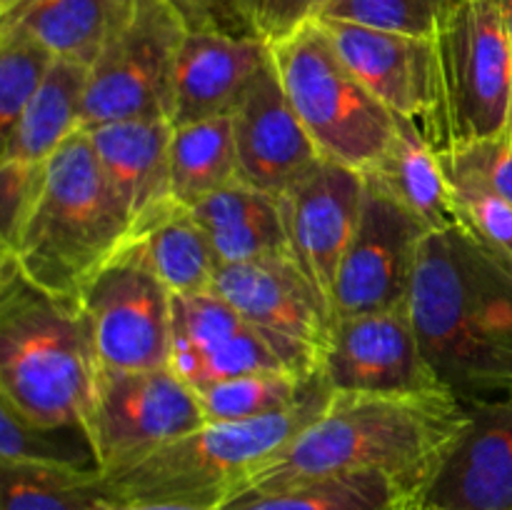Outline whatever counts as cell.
I'll list each match as a JSON object with an SVG mask.
<instances>
[{
	"instance_id": "1",
	"label": "cell",
	"mask_w": 512,
	"mask_h": 510,
	"mask_svg": "<svg viewBox=\"0 0 512 510\" xmlns=\"http://www.w3.org/2000/svg\"><path fill=\"white\" fill-rule=\"evenodd\" d=\"M468 423L453 393H330L288 445L243 480L228 505L345 473H383L415 500Z\"/></svg>"
},
{
	"instance_id": "2",
	"label": "cell",
	"mask_w": 512,
	"mask_h": 510,
	"mask_svg": "<svg viewBox=\"0 0 512 510\" xmlns=\"http://www.w3.org/2000/svg\"><path fill=\"white\" fill-rule=\"evenodd\" d=\"M408 310L448 393L470 403L512 388V268L468 230L428 233Z\"/></svg>"
},
{
	"instance_id": "3",
	"label": "cell",
	"mask_w": 512,
	"mask_h": 510,
	"mask_svg": "<svg viewBox=\"0 0 512 510\" xmlns=\"http://www.w3.org/2000/svg\"><path fill=\"white\" fill-rule=\"evenodd\" d=\"M98 370L78 300L45 293L0 253V405L85 433Z\"/></svg>"
},
{
	"instance_id": "4",
	"label": "cell",
	"mask_w": 512,
	"mask_h": 510,
	"mask_svg": "<svg viewBox=\"0 0 512 510\" xmlns=\"http://www.w3.org/2000/svg\"><path fill=\"white\" fill-rule=\"evenodd\" d=\"M128 243V218L80 130L50 155L38 200L0 253L45 293L78 300L83 285Z\"/></svg>"
},
{
	"instance_id": "5",
	"label": "cell",
	"mask_w": 512,
	"mask_h": 510,
	"mask_svg": "<svg viewBox=\"0 0 512 510\" xmlns=\"http://www.w3.org/2000/svg\"><path fill=\"white\" fill-rule=\"evenodd\" d=\"M328 395L318 380L298 408L245 423H203L143 458L98 470L103 498L225 508L243 480L323 410Z\"/></svg>"
},
{
	"instance_id": "6",
	"label": "cell",
	"mask_w": 512,
	"mask_h": 510,
	"mask_svg": "<svg viewBox=\"0 0 512 510\" xmlns=\"http://www.w3.org/2000/svg\"><path fill=\"white\" fill-rule=\"evenodd\" d=\"M433 90L420 120L438 155L510 138L512 50L498 0H455L435 35Z\"/></svg>"
},
{
	"instance_id": "7",
	"label": "cell",
	"mask_w": 512,
	"mask_h": 510,
	"mask_svg": "<svg viewBox=\"0 0 512 510\" xmlns=\"http://www.w3.org/2000/svg\"><path fill=\"white\" fill-rule=\"evenodd\" d=\"M280 83L320 158L368 173L383 158L398 125L343 63L320 20L273 45Z\"/></svg>"
},
{
	"instance_id": "8",
	"label": "cell",
	"mask_w": 512,
	"mask_h": 510,
	"mask_svg": "<svg viewBox=\"0 0 512 510\" xmlns=\"http://www.w3.org/2000/svg\"><path fill=\"white\" fill-rule=\"evenodd\" d=\"M185 20L165 0H133L88 68L83 130L120 120H170Z\"/></svg>"
},
{
	"instance_id": "9",
	"label": "cell",
	"mask_w": 512,
	"mask_h": 510,
	"mask_svg": "<svg viewBox=\"0 0 512 510\" xmlns=\"http://www.w3.org/2000/svg\"><path fill=\"white\" fill-rule=\"evenodd\" d=\"M320 355L270 335L215 293L173 295L170 370L198 390L253 373H290L315 383Z\"/></svg>"
},
{
	"instance_id": "10",
	"label": "cell",
	"mask_w": 512,
	"mask_h": 510,
	"mask_svg": "<svg viewBox=\"0 0 512 510\" xmlns=\"http://www.w3.org/2000/svg\"><path fill=\"white\" fill-rule=\"evenodd\" d=\"M100 370L170 368L173 293L125 245L78 295Z\"/></svg>"
},
{
	"instance_id": "11",
	"label": "cell",
	"mask_w": 512,
	"mask_h": 510,
	"mask_svg": "<svg viewBox=\"0 0 512 510\" xmlns=\"http://www.w3.org/2000/svg\"><path fill=\"white\" fill-rule=\"evenodd\" d=\"M203 423L198 395L170 368L98 370L85 438L105 473Z\"/></svg>"
},
{
	"instance_id": "12",
	"label": "cell",
	"mask_w": 512,
	"mask_h": 510,
	"mask_svg": "<svg viewBox=\"0 0 512 510\" xmlns=\"http://www.w3.org/2000/svg\"><path fill=\"white\" fill-rule=\"evenodd\" d=\"M363 180L358 228L335 280L333 320L408 308L420 245L430 233L373 175L363 173Z\"/></svg>"
},
{
	"instance_id": "13",
	"label": "cell",
	"mask_w": 512,
	"mask_h": 510,
	"mask_svg": "<svg viewBox=\"0 0 512 510\" xmlns=\"http://www.w3.org/2000/svg\"><path fill=\"white\" fill-rule=\"evenodd\" d=\"M318 380L328 393H448L425 358L408 308L335 318L320 350Z\"/></svg>"
},
{
	"instance_id": "14",
	"label": "cell",
	"mask_w": 512,
	"mask_h": 510,
	"mask_svg": "<svg viewBox=\"0 0 512 510\" xmlns=\"http://www.w3.org/2000/svg\"><path fill=\"white\" fill-rule=\"evenodd\" d=\"M360 170L320 158L278 198L290 258L300 265L333 318V290L363 205Z\"/></svg>"
},
{
	"instance_id": "15",
	"label": "cell",
	"mask_w": 512,
	"mask_h": 510,
	"mask_svg": "<svg viewBox=\"0 0 512 510\" xmlns=\"http://www.w3.org/2000/svg\"><path fill=\"white\" fill-rule=\"evenodd\" d=\"M463 405L468 423L445 450L415 505L512 510V388Z\"/></svg>"
},
{
	"instance_id": "16",
	"label": "cell",
	"mask_w": 512,
	"mask_h": 510,
	"mask_svg": "<svg viewBox=\"0 0 512 510\" xmlns=\"http://www.w3.org/2000/svg\"><path fill=\"white\" fill-rule=\"evenodd\" d=\"M230 120L240 180L260 193L280 198L320 160L280 83L273 58L248 85Z\"/></svg>"
},
{
	"instance_id": "17",
	"label": "cell",
	"mask_w": 512,
	"mask_h": 510,
	"mask_svg": "<svg viewBox=\"0 0 512 510\" xmlns=\"http://www.w3.org/2000/svg\"><path fill=\"white\" fill-rule=\"evenodd\" d=\"M213 293L258 328L308 345L318 355L328 340L333 318L290 253L220 265Z\"/></svg>"
},
{
	"instance_id": "18",
	"label": "cell",
	"mask_w": 512,
	"mask_h": 510,
	"mask_svg": "<svg viewBox=\"0 0 512 510\" xmlns=\"http://www.w3.org/2000/svg\"><path fill=\"white\" fill-rule=\"evenodd\" d=\"M270 58L273 45L258 35L188 30L173 73V128L233 113Z\"/></svg>"
},
{
	"instance_id": "19",
	"label": "cell",
	"mask_w": 512,
	"mask_h": 510,
	"mask_svg": "<svg viewBox=\"0 0 512 510\" xmlns=\"http://www.w3.org/2000/svg\"><path fill=\"white\" fill-rule=\"evenodd\" d=\"M355 78L400 118L423 120L433 90L435 43L318 18Z\"/></svg>"
},
{
	"instance_id": "20",
	"label": "cell",
	"mask_w": 512,
	"mask_h": 510,
	"mask_svg": "<svg viewBox=\"0 0 512 510\" xmlns=\"http://www.w3.org/2000/svg\"><path fill=\"white\" fill-rule=\"evenodd\" d=\"M88 133L115 200L130 225V238L170 203V120H120Z\"/></svg>"
},
{
	"instance_id": "21",
	"label": "cell",
	"mask_w": 512,
	"mask_h": 510,
	"mask_svg": "<svg viewBox=\"0 0 512 510\" xmlns=\"http://www.w3.org/2000/svg\"><path fill=\"white\" fill-rule=\"evenodd\" d=\"M190 213L208 235L220 265L290 253L278 198L243 180L205 195L190 205Z\"/></svg>"
},
{
	"instance_id": "22",
	"label": "cell",
	"mask_w": 512,
	"mask_h": 510,
	"mask_svg": "<svg viewBox=\"0 0 512 510\" xmlns=\"http://www.w3.org/2000/svg\"><path fill=\"white\" fill-rule=\"evenodd\" d=\"M85 88L88 65L55 58L38 93L3 135L0 163H48L60 145L83 130Z\"/></svg>"
},
{
	"instance_id": "23",
	"label": "cell",
	"mask_w": 512,
	"mask_h": 510,
	"mask_svg": "<svg viewBox=\"0 0 512 510\" xmlns=\"http://www.w3.org/2000/svg\"><path fill=\"white\" fill-rule=\"evenodd\" d=\"M430 233L453 228V198L438 153L415 120L400 118L383 158L368 170Z\"/></svg>"
},
{
	"instance_id": "24",
	"label": "cell",
	"mask_w": 512,
	"mask_h": 510,
	"mask_svg": "<svg viewBox=\"0 0 512 510\" xmlns=\"http://www.w3.org/2000/svg\"><path fill=\"white\" fill-rule=\"evenodd\" d=\"M133 0H23L0 25H18L55 58L93 65Z\"/></svg>"
},
{
	"instance_id": "25",
	"label": "cell",
	"mask_w": 512,
	"mask_h": 510,
	"mask_svg": "<svg viewBox=\"0 0 512 510\" xmlns=\"http://www.w3.org/2000/svg\"><path fill=\"white\" fill-rule=\"evenodd\" d=\"M128 245L173 295L213 293L220 263L205 230L185 205L170 203Z\"/></svg>"
},
{
	"instance_id": "26",
	"label": "cell",
	"mask_w": 512,
	"mask_h": 510,
	"mask_svg": "<svg viewBox=\"0 0 512 510\" xmlns=\"http://www.w3.org/2000/svg\"><path fill=\"white\" fill-rule=\"evenodd\" d=\"M238 153L230 115L173 128L170 140V193L190 208L205 195L238 183Z\"/></svg>"
},
{
	"instance_id": "27",
	"label": "cell",
	"mask_w": 512,
	"mask_h": 510,
	"mask_svg": "<svg viewBox=\"0 0 512 510\" xmlns=\"http://www.w3.org/2000/svg\"><path fill=\"white\" fill-rule=\"evenodd\" d=\"M415 498L383 473H345L220 510H410Z\"/></svg>"
},
{
	"instance_id": "28",
	"label": "cell",
	"mask_w": 512,
	"mask_h": 510,
	"mask_svg": "<svg viewBox=\"0 0 512 510\" xmlns=\"http://www.w3.org/2000/svg\"><path fill=\"white\" fill-rule=\"evenodd\" d=\"M3 510H93L103 498L98 468L0 460Z\"/></svg>"
},
{
	"instance_id": "29",
	"label": "cell",
	"mask_w": 512,
	"mask_h": 510,
	"mask_svg": "<svg viewBox=\"0 0 512 510\" xmlns=\"http://www.w3.org/2000/svg\"><path fill=\"white\" fill-rule=\"evenodd\" d=\"M318 385L290 373H253L220 380L198 390L205 423H245L285 413L303 403Z\"/></svg>"
},
{
	"instance_id": "30",
	"label": "cell",
	"mask_w": 512,
	"mask_h": 510,
	"mask_svg": "<svg viewBox=\"0 0 512 510\" xmlns=\"http://www.w3.org/2000/svg\"><path fill=\"white\" fill-rule=\"evenodd\" d=\"M53 63L40 40L18 25H0V135H8Z\"/></svg>"
},
{
	"instance_id": "31",
	"label": "cell",
	"mask_w": 512,
	"mask_h": 510,
	"mask_svg": "<svg viewBox=\"0 0 512 510\" xmlns=\"http://www.w3.org/2000/svg\"><path fill=\"white\" fill-rule=\"evenodd\" d=\"M0 460L95 468L93 450L83 430L43 428L5 405H0Z\"/></svg>"
},
{
	"instance_id": "32",
	"label": "cell",
	"mask_w": 512,
	"mask_h": 510,
	"mask_svg": "<svg viewBox=\"0 0 512 510\" xmlns=\"http://www.w3.org/2000/svg\"><path fill=\"white\" fill-rule=\"evenodd\" d=\"M455 0H333L320 18L435 40Z\"/></svg>"
},
{
	"instance_id": "33",
	"label": "cell",
	"mask_w": 512,
	"mask_h": 510,
	"mask_svg": "<svg viewBox=\"0 0 512 510\" xmlns=\"http://www.w3.org/2000/svg\"><path fill=\"white\" fill-rule=\"evenodd\" d=\"M455 225L512 268V205L478 180L448 175Z\"/></svg>"
},
{
	"instance_id": "34",
	"label": "cell",
	"mask_w": 512,
	"mask_h": 510,
	"mask_svg": "<svg viewBox=\"0 0 512 510\" xmlns=\"http://www.w3.org/2000/svg\"><path fill=\"white\" fill-rule=\"evenodd\" d=\"M440 165L448 175L478 180L512 205V140H488L455 153L438 155Z\"/></svg>"
},
{
	"instance_id": "35",
	"label": "cell",
	"mask_w": 512,
	"mask_h": 510,
	"mask_svg": "<svg viewBox=\"0 0 512 510\" xmlns=\"http://www.w3.org/2000/svg\"><path fill=\"white\" fill-rule=\"evenodd\" d=\"M45 163H0V248H8L43 188Z\"/></svg>"
},
{
	"instance_id": "36",
	"label": "cell",
	"mask_w": 512,
	"mask_h": 510,
	"mask_svg": "<svg viewBox=\"0 0 512 510\" xmlns=\"http://www.w3.org/2000/svg\"><path fill=\"white\" fill-rule=\"evenodd\" d=\"M333 0H253L250 5V23L258 38L275 45L313 23Z\"/></svg>"
},
{
	"instance_id": "37",
	"label": "cell",
	"mask_w": 512,
	"mask_h": 510,
	"mask_svg": "<svg viewBox=\"0 0 512 510\" xmlns=\"http://www.w3.org/2000/svg\"><path fill=\"white\" fill-rule=\"evenodd\" d=\"M188 30H220L233 35H255L250 23L253 0H165Z\"/></svg>"
},
{
	"instance_id": "38",
	"label": "cell",
	"mask_w": 512,
	"mask_h": 510,
	"mask_svg": "<svg viewBox=\"0 0 512 510\" xmlns=\"http://www.w3.org/2000/svg\"><path fill=\"white\" fill-rule=\"evenodd\" d=\"M93 510H213L200 505H175V503H118V500L100 498Z\"/></svg>"
},
{
	"instance_id": "39",
	"label": "cell",
	"mask_w": 512,
	"mask_h": 510,
	"mask_svg": "<svg viewBox=\"0 0 512 510\" xmlns=\"http://www.w3.org/2000/svg\"><path fill=\"white\" fill-rule=\"evenodd\" d=\"M500 10H503V20H505V30H508V40H510V50H512V0H498Z\"/></svg>"
},
{
	"instance_id": "40",
	"label": "cell",
	"mask_w": 512,
	"mask_h": 510,
	"mask_svg": "<svg viewBox=\"0 0 512 510\" xmlns=\"http://www.w3.org/2000/svg\"><path fill=\"white\" fill-rule=\"evenodd\" d=\"M10 3H13V0H0V15L10 8Z\"/></svg>"
},
{
	"instance_id": "41",
	"label": "cell",
	"mask_w": 512,
	"mask_h": 510,
	"mask_svg": "<svg viewBox=\"0 0 512 510\" xmlns=\"http://www.w3.org/2000/svg\"><path fill=\"white\" fill-rule=\"evenodd\" d=\"M20 3H23V0H13V3H10V8H8V10H5V13H10V10H13V8H15V5H20ZM5 13H3V15H5Z\"/></svg>"
},
{
	"instance_id": "42",
	"label": "cell",
	"mask_w": 512,
	"mask_h": 510,
	"mask_svg": "<svg viewBox=\"0 0 512 510\" xmlns=\"http://www.w3.org/2000/svg\"><path fill=\"white\" fill-rule=\"evenodd\" d=\"M410 510H433V508H423V505H415L413 503V508H410Z\"/></svg>"
},
{
	"instance_id": "43",
	"label": "cell",
	"mask_w": 512,
	"mask_h": 510,
	"mask_svg": "<svg viewBox=\"0 0 512 510\" xmlns=\"http://www.w3.org/2000/svg\"><path fill=\"white\" fill-rule=\"evenodd\" d=\"M510 140H512V130H510Z\"/></svg>"
}]
</instances>
